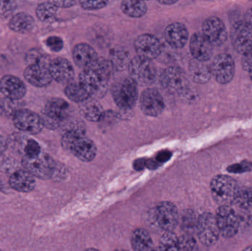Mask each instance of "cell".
Returning a JSON list of instances; mask_svg holds the SVG:
<instances>
[{
    "label": "cell",
    "mask_w": 252,
    "mask_h": 251,
    "mask_svg": "<svg viewBox=\"0 0 252 251\" xmlns=\"http://www.w3.org/2000/svg\"><path fill=\"white\" fill-rule=\"evenodd\" d=\"M171 156V153L169 151H162L158 153L156 157L155 160L158 162V164L163 163V162H167Z\"/></svg>",
    "instance_id": "ee69618b"
},
{
    "label": "cell",
    "mask_w": 252,
    "mask_h": 251,
    "mask_svg": "<svg viewBox=\"0 0 252 251\" xmlns=\"http://www.w3.org/2000/svg\"><path fill=\"white\" fill-rule=\"evenodd\" d=\"M158 251V249H155V251Z\"/></svg>",
    "instance_id": "816d5d0a"
},
{
    "label": "cell",
    "mask_w": 252,
    "mask_h": 251,
    "mask_svg": "<svg viewBox=\"0 0 252 251\" xmlns=\"http://www.w3.org/2000/svg\"><path fill=\"white\" fill-rule=\"evenodd\" d=\"M0 187H1V184H0Z\"/></svg>",
    "instance_id": "db71d44e"
},
{
    "label": "cell",
    "mask_w": 252,
    "mask_h": 251,
    "mask_svg": "<svg viewBox=\"0 0 252 251\" xmlns=\"http://www.w3.org/2000/svg\"><path fill=\"white\" fill-rule=\"evenodd\" d=\"M189 49L194 59L199 61H207L213 55V45L203 34L195 33L192 35L189 42Z\"/></svg>",
    "instance_id": "44dd1931"
},
{
    "label": "cell",
    "mask_w": 252,
    "mask_h": 251,
    "mask_svg": "<svg viewBox=\"0 0 252 251\" xmlns=\"http://www.w3.org/2000/svg\"><path fill=\"white\" fill-rule=\"evenodd\" d=\"M231 39L234 48L240 54L252 53V25L247 21L237 22L231 30Z\"/></svg>",
    "instance_id": "30bf717a"
},
{
    "label": "cell",
    "mask_w": 252,
    "mask_h": 251,
    "mask_svg": "<svg viewBox=\"0 0 252 251\" xmlns=\"http://www.w3.org/2000/svg\"><path fill=\"white\" fill-rule=\"evenodd\" d=\"M151 220L157 228L164 232H173L179 223L177 208L170 202H161L153 209Z\"/></svg>",
    "instance_id": "277c9868"
},
{
    "label": "cell",
    "mask_w": 252,
    "mask_h": 251,
    "mask_svg": "<svg viewBox=\"0 0 252 251\" xmlns=\"http://www.w3.org/2000/svg\"><path fill=\"white\" fill-rule=\"evenodd\" d=\"M52 3L57 7H70L75 4V1H52Z\"/></svg>",
    "instance_id": "f6af8a7d"
},
{
    "label": "cell",
    "mask_w": 252,
    "mask_h": 251,
    "mask_svg": "<svg viewBox=\"0 0 252 251\" xmlns=\"http://www.w3.org/2000/svg\"><path fill=\"white\" fill-rule=\"evenodd\" d=\"M210 67L215 79L221 84L230 82L235 75V63L229 55L220 54L216 56Z\"/></svg>",
    "instance_id": "5bb4252c"
},
{
    "label": "cell",
    "mask_w": 252,
    "mask_h": 251,
    "mask_svg": "<svg viewBox=\"0 0 252 251\" xmlns=\"http://www.w3.org/2000/svg\"><path fill=\"white\" fill-rule=\"evenodd\" d=\"M246 19H247V22L252 25V8L250 9L246 13Z\"/></svg>",
    "instance_id": "7dc6e473"
},
{
    "label": "cell",
    "mask_w": 252,
    "mask_h": 251,
    "mask_svg": "<svg viewBox=\"0 0 252 251\" xmlns=\"http://www.w3.org/2000/svg\"><path fill=\"white\" fill-rule=\"evenodd\" d=\"M35 22L33 18L26 13H19L12 16L9 28L10 29L19 33H28L33 28Z\"/></svg>",
    "instance_id": "484cf974"
},
{
    "label": "cell",
    "mask_w": 252,
    "mask_h": 251,
    "mask_svg": "<svg viewBox=\"0 0 252 251\" xmlns=\"http://www.w3.org/2000/svg\"><path fill=\"white\" fill-rule=\"evenodd\" d=\"M14 126L19 131L37 134L44 128L41 116L28 109H19L13 116Z\"/></svg>",
    "instance_id": "7c38bea8"
},
{
    "label": "cell",
    "mask_w": 252,
    "mask_h": 251,
    "mask_svg": "<svg viewBox=\"0 0 252 251\" xmlns=\"http://www.w3.org/2000/svg\"><path fill=\"white\" fill-rule=\"evenodd\" d=\"M9 184L13 190L21 193H29L35 188L33 175L27 170H18L12 174Z\"/></svg>",
    "instance_id": "cb8c5ba5"
},
{
    "label": "cell",
    "mask_w": 252,
    "mask_h": 251,
    "mask_svg": "<svg viewBox=\"0 0 252 251\" xmlns=\"http://www.w3.org/2000/svg\"><path fill=\"white\" fill-rule=\"evenodd\" d=\"M242 64L244 69L250 74V78L252 80V53L244 56Z\"/></svg>",
    "instance_id": "7bdbcfd3"
},
{
    "label": "cell",
    "mask_w": 252,
    "mask_h": 251,
    "mask_svg": "<svg viewBox=\"0 0 252 251\" xmlns=\"http://www.w3.org/2000/svg\"><path fill=\"white\" fill-rule=\"evenodd\" d=\"M0 92L10 100H21L26 94V86L19 78L6 75L0 80Z\"/></svg>",
    "instance_id": "ffe728a7"
},
{
    "label": "cell",
    "mask_w": 252,
    "mask_h": 251,
    "mask_svg": "<svg viewBox=\"0 0 252 251\" xmlns=\"http://www.w3.org/2000/svg\"><path fill=\"white\" fill-rule=\"evenodd\" d=\"M137 56L152 60L159 56L161 46L159 40L151 34H142L134 41Z\"/></svg>",
    "instance_id": "e0dca14e"
},
{
    "label": "cell",
    "mask_w": 252,
    "mask_h": 251,
    "mask_svg": "<svg viewBox=\"0 0 252 251\" xmlns=\"http://www.w3.org/2000/svg\"><path fill=\"white\" fill-rule=\"evenodd\" d=\"M130 60L131 59H130L128 53L122 51V50H118V51H115L112 53L109 61L112 63L114 70L115 69L122 70V69L127 68Z\"/></svg>",
    "instance_id": "e575fe53"
},
{
    "label": "cell",
    "mask_w": 252,
    "mask_h": 251,
    "mask_svg": "<svg viewBox=\"0 0 252 251\" xmlns=\"http://www.w3.org/2000/svg\"><path fill=\"white\" fill-rule=\"evenodd\" d=\"M58 7L51 1L43 2L38 4L36 8V15L39 20L48 22L56 16Z\"/></svg>",
    "instance_id": "1f68e13d"
},
{
    "label": "cell",
    "mask_w": 252,
    "mask_h": 251,
    "mask_svg": "<svg viewBox=\"0 0 252 251\" xmlns=\"http://www.w3.org/2000/svg\"><path fill=\"white\" fill-rule=\"evenodd\" d=\"M72 57L75 64L83 69L90 68L97 60L95 50L87 44H78L72 52Z\"/></svg>",
    "instance_id": "603a6c76"
},
{
    "label": "cell",
    "mask_w": 252,
    "mask_h": 251,
    "mask_svg": "<svg viewBox=\"0 0 252 251\" xmlns=\"http://www.w3.org/2000/svg\"><path fill=\"white\" fill-rule=\"evenodd\" d=\"M24 75L30 84L38 88L50 85L53 80L49 66L44 63L29 65L25 69Z\"/></svg>",
    "instance_id": "ac0fdd59"
},
{
    "label": "cell",
    "mask_w": 252,
    "mask_h": 251,
    "mask_svg": "<svg viewBox=\"0 0 252 251\" xmlns=\"http://www.w3.org/2000/svg\"><path fill=\"white\" fill-rule=\"evenodd\" d=\"M7 146H8V144H7V141H6L5 139L2 136L0 135V155L5 152Z\"/></svg>",
    "instance_id": "bcb514c9"
},
{
    "label": "cell",
    "mask_w": 252,
    "mask_h": 251,
    "mask_svg": "<svg viewBox=\"0 0 252 251\" xmlns=\"http://www.w3.org/2000/svg\"><path fill=\"white\" fill-rule=\"evenodd\" d=\"M22 165L34 177L41 179H48L54 176L57 168L54 160L46 153H41L33 159L25 156L22 159Z\"/></svg>",
    "instance_id": "ba28073f"
},
{
    "label": "cell",
    "mask_w": 252,
    "mask_h": 251,
    "mask_svg": "<svg viewBox=\"0 0 252 251\" xmlns=\"http://www.w3.org/2000/svg\"><path fill=\"white\" fill-rule=\"evenodd\" d=\"M70 111L67 102L63 99L53 98L47 102L40 116L44 127L56 130L64 123Z\"/></svg>",
    "instance_id": "7a4b0ae2"
},
{
    "label": "cell",
    "mask_w": 252,
    "mask_h": 251,
    "mask_svg": "<svg viewBox=\"0 0 252 251\" xmlns=\"http://www.w3.org/2000/svg\"><path fill=\"white\" fill-rule=\"evenodd\" d=\"M203 35L213 46L223 44L227 38V30L223 22L219 18H208L203 24Z\"/></svg>",
    "instance_id": "2e32d148"
},
{
    "label": "cell",
    "mask_w": 252,
    "mask_h": 251,
    "mask_svg": "<svg viewBox=\"0 0 252 251\" xmlns=\"http://www.w3.org/2000/svg\"><path fill=\"white\" fill-rule=\"evenodd\" d=\"M63 149L83 162H91L97 154V147L90 139L84 135L81 128H72L66 131L62 139Z\"/></svg>",
    "instance_id": "6da1fadb"
},
{
    "label": "cell",
    "mask_w": 252,
    "mask_h": 251,
    "mask_svg": "<svg viewBox=\"0 0 252 251\" xmlns=\"http://www.w3.org/2000/svg\"><path fill=\"white\" fill-rule=\"evenodd\" d=\"M189 38L188 29L182 23H173L164 30V38L167 44L173 48H182Z\"/></svg>",
    "instance_id": "7402d4cb"
},
{
    "label": "cell",
    "mask_w": 252,
    "mask_h": 251,
    "mask_svg": "<svg viewBox=\"0 0 252 251\" xmlns=\"http://www.w3.org/2000/svg\"><path fill=\"white\" fill-rule=\"evenodd\" d=\"M49 69L52 78L60 84H70L75 76L72 63L62 57H58L50 62Z\"/></svg>",
    "instance_id": "d6986e66"
},
{
    "label": "cell",
    "mask_w": 252,
    "mask_h": 251,
    "mask_svg": "<svg viewBox=\"0 0 252 251\" xmlns=\"http://www.w3.org/2000/svg\"><path fill=\"white\" fill-rule=\"evenodd\" d=\"M244 251H252V246H249L248 248H247Z\"/></svg>",
    "instance_id": "681fc988"
},
{
    "label": "cell",
    "mask_w": 252,
    "mask_h": 251,
    "mask_svg": "<svg viewBox=\"0 0 252 251\" xmlns=\"http://www.w3.org/2000/svg\"><path fill=\"white\" fill-rule=\"evenodd\" d=\"M25 157L33 159L41 154V147L39 144L32 139H29L24 147Z\"/></svg>",
    "instance_id": "74e56055"
},
{
    "label": "cell",
    "mask_w": 252,
    "mask_h": 251,
    "mask_svg": "<svg viewBox=\"0 0 252 251\" xmlns=\"http://www.w3.org/2000/svg\"><path fill=\"white\" fill-rule=\"evenodd\" d=\"M196 234L201 243L207 246L216 244L220 236V230L216 215L205 212L198 218Z\"/></svg>",
    "instance_id": "9c48e42d"
},
{
    "label": "cell",
    "mask_w": 252,
    "mask_h": 251,
    "mask_svg": "<svg viewBox=\"0 0 252 251\" xmlns=\"http://www.w3.org/2000/svg\"><path fill=\"white\" fill-rule=\"evenodd\" d=\"M139 106L147 116H157L162 113L164 102L162 96L154 88H147L139 97Z\"/></svg>",
    "instance_id": "9a60e30c"
},
{
    "label": "cell",
    "mask_w": 252,
    "mask_h": 251,
    "mask_svg": "<svg viewBox=\"0 0 252 251\" xmlns=\"http://www.w3.org/2000/svg\"><path fill=\"white\" fill-rule=\"evenodd\" d=\"M132 248L133 251H154V243L149 233L142 228H138L132 234Z\"/></svg>",
    "instance_id": "4316f807"
},
{
    "label": "cell",
    "mask_w": 252,
    "mask_h": 251,
    "mask_svg": "<svg viewBox=\"0 0 252 251\" xmlns=\"http://www.w3.org/2000/svg\"><path fill=\"white\" fill-rule=\"evenodd\" d=\"M107 4L108 2L106 1H80L81 7L88 10H99L106 7Z\"/></svg>",
    "instance_id": "ab89813d"
},
{
    "label": "cell",
    "mask_w": 252,
    "mask_h": 251,
    "mask_svg": "<svg viewBox=\"0 0 252 251\" xmlns=\"http://www.w3.org/2000/svg\"><path fill=\"white\" fill-rule=\"evenodd\" d=\"M84 251H100L97 250V249H87V250H86Z\"/></svg>",
    "instance_id": "f907efd6"
},
{
    "label": "cell",
    "mask_w": 252,
    "mask_h": 251,
    "mask_svg": "<svg viewBox=\"0 0 252 251\" xmlns=\"http://www.w3.org/2000/svg\"><path fill=\"white\" fill-rule=\"evenodd\" d=\"M109 81L104 75L91 67L83 69L79 75V84L94 99L100 98L106 94Z\"/></svg>",
    "instance_id": "8992f818"
},
{
    "label": "cell",
    "mask_w": 252,
    "mask_h": 251,
    "mask_svg": "<svg viewBox=\"0 0 252 251\" xmlns=\"http://www.w3.org/2000/svg\"><path fill=\"white\" fill-rule=\"evenodd\" d=\"M216 221L220 235L225 238H231L238 234L240 221L235 211L230 206H220L216 212Z\"/></svg>",
    "instance_id": "8fae6325"
},
{
    "label": "cell",
    "mask_w": 252,
    "mask_h": 251,
    "mask_svg": "<svg viewBox=\"0 0 252 251\" xmlns=\"http://www.w3.org/2000/svg\"><path fill=\"white\" fill-rule=\"evenodd\" d=\"M189 72L192 80L197 84H206L212 76L211 67L205 62L192 60L189 64Z\"/></svg>",
    "instance_id": "83f0119b"
},
{
    "label": "cell",
    "mask_w": 252,
    "mask_h": 251,
    "mask_svg": "<svg viewBox=\"0 0 252 251\" xmlns=\"http://www.w3.org/2000/svg\"><path fill=\"white\" fill-rule=\"evenodd\" d=\"M19 103L16 100L5 98L0 103V113L4 116H14L15 113L19 111Z\"/></svg>",
    "instance_id": "8d00e7d4"
},
{
    "label": "cell",
    "mask_w": 252,
    "mask_h": 251,
    "mask_svg": "<svg viewBox=\"0 0 252 251\" xmlns=\"http://www.w3.org/2000/svg\"></svg>",
    "instance_id": "11a10c76"
},
{
    "label": "cell",
    "mask_w": 252,
    "mask_h": 251,
    "mask_svg": "<svg viewBox=\"0 0 252 251\" xmlns=\"http://www.w3.org/2000/svg\"><path fill=\"white\" fill-rule=\"evenodd\" d=\"M80 112L84 117L91 122H99L104 117L103 107L96 99L93 97L80 104Z\"/></svg>",
    "instance_id": "d4e9b609"
},
{
    "label": "cell",
    "mask_w": 252,
    "mask_h": 251,
    "mask_svg": "<svg viewBox=\"0 0 252 251\" xmlns=\"http://www.w3.org/2000/svg\"><path fill=\"white\" fill-rule=\"evenodd\" d=\"M179 251H199L198 243L193 236L184 234L179 238Z\"/></svg>",
    "instance_id": "d590c367"
},
{
    "label": "cell",
    "mask_w": 252,
    "mask_h": 251,
    "mask_svg": "<svg viewBox=\"0 0 252 251\" xmlns=\"http://www.w3.org/2000/svg\"><path fill=\"white\" fill-rule=\"evenodd\" d=\"M112 95L115 103L121 109L124 110L131 109L137 101V84L130 77L124 78L114 84Z\"/></svg>",
    "instance_id": "5b68a950"
},
{
    "label": "cell",
    "mask_w": 252,
    "mask_h": 251,
    "mask_svg": "<svg viewBox=\"0 0 252 251\" xmlns=\"http://www.w3.org/2000/svg\"><path fill=\"white\" fill-rule=\"evenodd\" d=\"M198 218L192 211L188 210L185 212L182 218V228L185 234L193 236L196 233Z\"/></svg>",
    "instance_id": "836d02e7"
},
{
    "label": "cell",
    "mask_w": 252,
    "mask_h": 251,
    "mask_svg": "<svg viewBox=\"0 0 252 251\" xmlns=\"http://www.w3.org/2000/svg\"><path fill=\"white\" fill-rule=\"evenodd\" d=\"M47 47L53 52H59L63 49V42L59 36L49 37L46 41Z\"/></svg>",
    "instance_id": "60d3db41"
},
{
    "label": "cell",
    "mask_w": 252,
    "mask_h": 251,
    "mask_svg": "<svg viewBox=\"0 0 252 251\" xmlns=\"http://www.w3.org/2000/svg\"><path fill=\"white\" fill-rule=\"evenodd\" d=\"M161 84L172 92L185 91L189 85L186 74L181 68L170 66L163 71L160 77Z\"/></svg>",
    "instance_id": "4fadbf2b"
},
{
    "label": "cell",
    "mask_w": 252,
    "mask_h": 251,
    "mask_svg": "<svg viewBox=\"0 0 252 251\" xmlns=\"http://www.w3.org/2000/svg\"><path fill=\"white\" fill-rule=\"evenodd\" d=\"M239 188L237 181L229 175H217L210 184L212 195L220 206L233 203Z\"/></svg>",
    "instance_id": "3957f363"
},
{
    "label": "cell",
    "mask_w": 252,
    "mask_h": 251,
    "mask_svg": "<svg viewBox=\"0 0 252 251\" xmlns=\"http://www.w3.org/2000/svg\"><path fill=\"white\" fill-rule=\"evenodd\" d=\"M121 9L125 14L130 17L140 18L146 13L148 7L144 1L126 0L121 3Z\"/></svg>",
    "instance_id": "f1b7e54d"
},
{
    "label": "cell",
    "mask_w": 252,
    "mask_h": 251,
    "mask_svg": "<svg viewBox=\"0 0 252 251\" xmlns=\"http://www.w3.org/2000/svg\"><path fill=\"white\" fill-rule=\"evenodd\" d=\"M158 251H179V238L173 232L163 234L159 241Z\"/></svg>",
    "instance_id": "4dcf8cb0"
},
{
    "label": "cell",
    "mask_w": 252,
    "mask_h": 251,
    "mask_svg": "<svg viewBox=\"0 0 252 251\" xmlns=\"http://www.w3.org/2000/svg\"><path fill=\"white\" fill-rule=\"evenodd\" d=\"M177 1H172V0H162V1H158V2L161 4H166V5H170V4H175Z\"/></svg>",
    "instance_id": "c3c4849f"
},
{
    "label": "cell",
    "mask_w": 252,
    "mask_h": 251,
    "mask_svg": "<svg viewBox=\"0 0 252 251\" xmlns=\"http://www.w3.org/2000/svg\"><path fill=\"white\" fill-rule=\"evenodd\" d=\"M252 169V164L249 162H243L237 165L228 167V171L235 173H241V172H247Z\"/></svg>",
    "instance_id": "b9f144b4"
},
{
    "label": "cell",
    "mask_w": 252,
    "mask_h": 251,
    "mask_svg": "<svg viewBox=\"0 0 252 251\" xmlns=\"http://www.w3.org/2000/svg\"><path fill=\"white\" fill-rule=\"evenodd\" d=\"M127 70L130 78L137 85H151L157 78V68L152 60L139 56H136L130 60Z\"/></svg>",
    "instance_id": "52a82bcc"
},
{
    "label": "cell",
    "mask_w": 252,
    "mask_h": 251,
    "mask_svg": "<svg viewBox=\"0 0 252 251\" xmlns=\"http://www.w3.org/2000/svg\"><path fill=\"white\" fill-rule=\"evenodd\" d=\"M65 94L69 100L80 104L87 101L91 97L79 82L67 84L65 88Z\"/></svg>",
    "instance_id": "f546056e"
},
{
    "label": "cell",
    "mask_w": 252,
    "mask_h": 251,
    "mask_svg": "<svg viewBox=\"0 0 252 251\" xmlns=\"http://www.w3.org/2000/svg\"><path fill=\"white\" fill-rule=\"evenodd\" d=\"M17 8V2L15 1H0V18L7 19L13 15Z\"/></svg>",
    "instance_id": "f35d334b"
},
{
    "label": "cell",
    "mask_w": 252,
    "mask_h": 251,
    "mask_svg": "<svg viewBox=\"0 0 252 251\" xmlns=\"http://www.w3.org/2000/svg\"><path fill=\"white\" fill-rule=\"evenodd\" d=\"M233 203L241 209H247L252 207V188H249V187L239 188Z\"/></svg>",
    "instance_id": "d6a6232c"
},
{
    "label": "cell",
    "mask_w": 252,
    "mask_h": 251,
    "mask_svg": "<svg viewBox=\"0 0 252 251\" xmlns=\"http://www.w3.org/2000/svg\"></svg>",
    "instance_id": "f5cc1de1"
}]
</instances>
